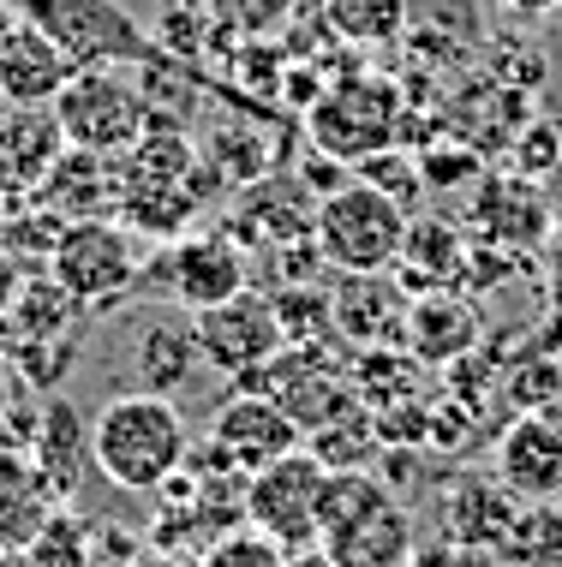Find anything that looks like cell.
I'll list each match as a JSON object with an SVG mask.
<instances>
[{"label":"cell","instance_id":"1","mask_svg":"<svg viewBox=\"0 0 562 567\" xmlns=\"http://www.w3.org/2000/svg\"><path fill=\"white\" fill-rule=\"evenodd\" d=\"M186 419L168 394H150V389H132V394H114L102 401V412L90 419V472H102L114 489L126 496H150L186 466Z\"/></svg>","mask_w":562,"mask_h":567},{"label":"cell","instance_id":"2","mask_svg":"<svg viewBox=\"0 0 562 567\" xmlns=\"http://www.w3.org/2000/svg\"><path fill=\"white\" fill-rule=\"evenodd\" d=\"M317 556L324 567H407L413 561V514L366 466L329 472L324 508H317Z\"/></svg>","mask_w":562,"mask_h":567},{"label":"cell","instance_id":"3","mask_svg":"<svg viewBox=\"0 0 562 567\" xmlns=\"http://www.w3.org/2000/svg\"><path fill=\"white\" fill-rule=\"evenodd\" d=\"M407 209L384 197L366 179H341L336 192L317 197V216H311V245L336 275H384L401 257L407 239Z\"/></svg>","mask_w":562,"mask_h":567},{"label":"cell","instance_id":"4","mask_svg":"<svg viewBox=\"0 0 562 567\" xmlns=\"http://www.w3.org/2000/svg\"><path fill=\"white\" fill-rule=\"evenodd\" d=\"M144 239L132 234L126 221H109V216H79L60 227L54 251H49V275L67 287L72 299L84 305L90 317L109 311L144 281Z\"/></svg>","mask_w":562,"mask_h":567},{"label":"cell","instance_id":"5","mask_svg":"<svg viewBox=\"0 0 562 567\" xmlns=\"http://www.w3.org/2000/svg\"><path fill=\"white\" fill-rule=\"evenodd\" d=\"M401 114H407L401 90L389 79H377V72H347V79H336L306 109V132L329 162L359 167L366 156H377V150H395Z\"/></svg>","mask_w":562,"mask_h":567},{"label":"cell","instance_id":"6","mask_svg":"<svg viewBox=\"0 0 562 567\" xmlns=\"http://www.w3.org/2000/svg\"><path fill=\"white\" fill-rule=\"evenodd\" d=\"M60 132H67L72 150H90V156H126L132 144L150 126V102L132 79H120L114 66H84L72 72V84L49 102Z\"/></svg>","mask_w":562,"mask_h":567},{"label":"cell","instance_id":"7","mask_svg":"<svg viewBox=\"0 0 562 567\" xmlns=\"http://www.w3.org/2000/svg\"><path fill=\"white\" fill-rule=\"evenodd\" d=\"M24 24H37L42 37H54L72 54V66H132L150 60L156 42L132 19L120 0H12Z\"/></svg>","mask_w":562,"mask_h":567},{"label":"cell","instance_id":"8","mask_svg":"<svg viewBox=\"0 0 562 567\" xmlns=\"http://www.w3.org/2000/svg\"><path fill=\"white\" fill-rule=\"evenodd\" d=\"M324 484H329V466L311 449L269 460L264 472L246 478V526H257L264 538H276L287 556H294V549H317Z\"/></svg>","mask_w":562,"mask_h":567},{"label":"cell","instance_id":"9","mask_svg":"<svg viewBox=\"0 0 562 567\" xmlns=\"http://www.w3.org/2000/svg\"><path fill=\"white\" fill-rule=\"evenodd\" d=\"M192 334H197V359L216 377L246 382L252 371H264L269 359L287 347V329L276 317V299L264 293H234L227 305H210V311H192Z\"/></svg>","mask_w":562,"mask_h":567},{"label":"cell","instance_id":"10","mask_svg":"<svg viewBox=\"0 0 562 567\" xmlns=\"http://www.w3.org/2000/svg\"><path fill=\"white\" fill-rule=\"evenodd\" d=\"M294 449H306L299 424L257 389H239L234 401H222L216 419H210V454H216V466H227L234 478H252V472H264L269 460H282Z\"/></svg>","mask_w":562,"mask_h":567},{"label":"cell","instance_id":"11","mask_svg":"<svg viewBox=\"0 0 562 567\" xmlns=\"http://www.w3.org/2000/svg\"><path fill=\"white\" fill-rule=\"evenodd\" d=\"M246 287H252V264L234 234H180L168 257H162V293L180 311H210V305H227Z\"/></svg>","mask_w":562,"mask_h":567},{"label":"cell","instance_id":"12","mask_svg":"<svg viewBox=\"0 0 562 567\" xmlns=\"http://www.w3.org/2000/svg\"><path fill=\"white\" fill-rule=\"evenodd\" d=\"M497 489L521 502L562 496V412H514L497 431Z\"/></svg>","mask_w":562,"mask_h":567},{"label":"cell","instance_id":"13","mask_svg":"<svg viewBox=\"0 0 562 567\" xmlns=\"http://www.w3.org/2000/svg\"><path fill=\"white\" fill-rule=\"evenodd\" d=\"M479 341H484V317L461 287L413 293V305H407V329H401V347H407L413 364H425V371H454L461 359L479 352Z\"/></svg>","mask_w":562,"mask_h":567},{"label":"cell","instance_id":"14","mask_svg":"<svg viewBox=\"0 0 562 567\" xmlns=\"http://www.w3.org/2000/svg\"><path fill=\"white\" fill-rule=\"evenodd\" d=\"M407 305H413V293L395 281V269H384V275H341V281L329 287V329H336V341H347L354 352L401 347Z\"/></svg>","mask_w":562,"mask_h":567},{"label":"cell","instance_id":"15","mask_svg":"<svg viewBox=\"0 0 562 567\" xmlns=\"http://www.w3.org/2000/svg\"><path fill=\"white\" fill-rule=\"evenodd\" d=\"M60 156H67V132L54 109H0V209L30 204Z\"/></svg>","mask_w":562,"mask_h":567},{"label":"cell","instance_id":"16","mask_svg":"<svg viewBox=\"0 0 562 567\" xmlns=\"http://www.w3.org/2000/svg\"><path fill=\"white\" fill-rule=\"evenodd\" d=\"M467 221H473L479 245H497V251H539L544 234H551V204L539 197L533 179L509 174V179H484L473 209H467Z\"/></svg>","mask_w":562,"mask_h":567},{"label":"cell","instance_id":"17","mask_svg":"<svg viewBox=\"0 0 562 567\" xmlns=\"http://www.w3.org/2000/svg\"><path fill=\"white\" fill-rule=\"evenodd\" d=\"M72 54L60 49L54 37H42L37 24H24L7 37V49H0V102L7 109H49L60 90L72 84Z\"/></svg>","mask_w":562,"mask_h":567},{"label":"cell","instance_id":"18","mask_svg":"<svg viewBox=\"0 0 562 567\" xmlns=\"http://www.w3.org/2000/svg\"><path fill=\"white\" fill-rule=\"evenodd\" d=\"M467 257H473V239L461 227H449L443 216H413L401 257H395V281L407 293H443V287L467 281Z\"/></svg>","mask_w":562,"mask_h":567},{"label":"cell","instance_id":"19","mask_svg":"<svg viewBox=\"0 0 562 567\" xmlns=\"http://www.w3.org/2000/svg\"><path fill=\"white\" fill-rule=\"evenodd\" d=\"M132 364H139V389L150 394H174L197 377V334H192V311H156L132 341Z\"/></svg>","mask_w":562,"mask_h":567},{"label":"cell","instance_id":"20","mask_svg":"<svg viewBox=\"0 0 562 567\" xmlns=\"http://www.w3.org/2000/svg\"><path fill=\"white\" fill-rule=\"evenodd\" d=\"M54 508H60V496L42 484L37 460L0 442V549H30Z\"/></svg>","mask_w":562,"mask_h":567},{"label":"cell","instance_id":"21","mask_svg":"<svg viewBox=\"0 0 562 567\" xmlns=\"http://www.w3.org/2000/svg\"><path fill=\"white\" fill-rule=\"evenodd\" d=\"M24 454L37 460L42 484L67 502L72 489H79V478L90 472V419H79L72 401H49L37 412V436H30Z\"/></svg>","mask_w":562,"mask_h":567},{"label":"cell","instance_id":"22","mask_svg":"<svg viewBox=\"0 0 562 567\" xmlns=\"http://www.w3.org/2000/svg\"><path fill=\"white\" fill-rule=\"evenodd\" d=\"M109 197H120V167L114 156H90V150H72L54 162V174L42 179L37 204L54 209L60 221H79V216H102L96 204H109Z\"/></svg>","mask_w":562,"mask_h":567},{"label":"cell","instance_id":"23","mask_svg":"<svg viewBox=\"0 0 562 567\" xmlns=\"http://www.w3.org/2000/svg\"><path fill=\"white\" fill-rule=\"evenodd\" d=\"M407 0H324L329 37L347 49H384V42L407 37Z\"/></svg>","mask_w":562,"mask_h":567},{"label":"cell","instance_id":"24","mask_svg":"<svg viewBox=\"0 0 562 567\" xmlns=\"http://www.w3.org/2000/svg\"><path fill=\"white\" fill-rule=\"evenodd\" d=\"M306 449L324 460L329 472H359V466H366V454L377 449V419H371L366 406H354L347 419L329 424V431H317Z\"/></svg>","mask_w":562,"mask_h":567},{"label":"cell","instance_id":"25","mask_svg":"<svg viewBox=\"0 0 562 567\" xmlns=\"http://www.w3.org/2000/svg\"><path fill=\"white\" fill-rule=\"evenodd\" d=\"M30 556H37L42 567H96V532H90L84 519L60 502V508L49 514V526L37 532Z\"/></svg>","mask_w":562,"mask_h":567},{"label":"cell","instance_id":"26","mask_svg":"<svg viewBox=\"0 0 562 567\" xmlns=\"http://www.w3.org/2000/svg\"><path fill=\"white\" fill-rule=\"evenodd\" d=\"M204 12L227 37H269L299 12V0H204Z\"/></svg>","mask_w":562,"mask_h":567},{"label":"cell","instance_id":"27","mask_svg":"<svg viewBox=\"0 0 562 567\" xmlns=\"http://www.w3.org/2000/svg\"><path fill=\"white\" fill-rule=\"evenodd\" d=\"M197 567H294V556H287L276 538H264L257 526L239 519L234 532H222V538L204 549V561H197Z\"/></svg>","mask_w":562,"mask_h":567},{"label":"cell","instance_id":"28","mask_svg":"<svg viewBox=\"0 0 562 567\" xmlns=\"http://www.w3.org/2000/svg\"><path fill=\"white\" fill-rule=\"evenodd\" d=\"M514 412H556L562 401V359H521L509 371Z\"/></svg>","mask_w":562,"mask_h":567},{"label":"cell","instance_id":"29","mask_svg":"<svg viewBox=\"0 0 562 567\" xmlns=\"http://www.w3.org/2000/svg\"><path fill=\"white\" fill-rule=\"evenodd\" d=\"M359 179H366V186H377L384 197H395L401 209H413V197L425 192L419 162H407L401 150H377V156H366V162H359Z\"/></svg>","mask_w":562,"mask_h":567},{"label":"cell","instance_id":"30","mask_svg":"<svg viewBox=\"0 0 562 567\" xmlns=\"http://www.w3.org/2000/svg\"><path fill=\"white\" fill-rule=\"evenodd\" d=\"M413 162H419V179H425V186H443V179H454V186H461V179H479V156H473V150L443 156V144H437V150H425V156H413Z\"/></svg>","mask_w":562,"mask_h":567},{"label":"cell","instance_id":"31","mask_svg":"<svg viewBox=\"0 0 562 567\" xmlns=\"http://www.w3.org/2000/svg\"><path fill=\"white\" fill-rule=\"evenodd\" d=\"M19 287H24V264L7 251V245H0V317L12 311V299H19Z\"/></svg>","mask_w":562,"mask_h":567},{"label":"cell","instance_id":"32","mask_svg":"<svg viewBox=\"0 0 562 567\" xmlns=\"http://www.w3.org/2000/svg\"><path fill=\"white\" fill-rule=\"evenodd\" d=\"M497 7H503V12H514V19H527V24H533V19H551V12L562 7V0H497Z\"/></svg>","mask_w":562,"mask_h":567},{"label":"cell","instance_id":"33","mask_svg":"<svg viewBox=\"0 0 562 567\" xmlns=\"http://www.w3.org/2000/svg\"><path fill=\"white\" fill-rule=\"evenodd\" d=\"M12 406H19V382L0 371V431H7V412H12Z\"/></svg>","mask_w":562,"mask_h":567},{"label":"cell","instance_id":"34","mask_svg":"<svg viewBox=\"0 0 562 567\" xmlns=\"http://www.w3.org/2000/svg\"><path fill=\"white\" fill-rule=\"evenodd\" d=\"M12 30H19V7H12V0H0V49H7Z\"/></svg>","mask_w":562,"mask_h":567},{"label":"cell","instance_id":"35","mask_svg":"<svg viewBox=\"0 0 562 567\" xmlns=\"http://www.w3.org/2000/svg\"><path fill=\"white\" fill-rule=\"evenodd\" d=\"M0 567H42L30 549H0Z\"/></svg>","mask_w":562,"mask_h":567},{"label":"cell","instance_id":"36","mask_svg":"<svg viewBox=\"0 0 562 567\" xmlns=\"http://www.w3.org/2000/svg\"><path fill=\"white\" fill-rule=\"evenodd\" d=\"M132 567H180L174 556H150V549H139V556H132Z\"/></svg>","mask_w":562,"mask_h":567},{"label":"cell","instance_id":"37","mask_svg":"<svg viewBox=\"0 0 562 567\" xmlns=\"http://www.w3.org/2000/svg\"><path fill=\"white\" fill-rule=\"evenodd\" d=\"M0 109H7V102H0Z\"/></svg>","mask_w":562,"mask_h":567}]
</instances>
